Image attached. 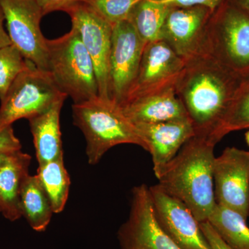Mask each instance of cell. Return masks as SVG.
<instances>
[{
	"label": "cell",
	"instance_id": "29",
	"mask_svg": "<svg viewBox=\"0 0 249 249\" xmlns=\"http://www.w3.org/2000/svg\"><path fill=\"white\" fill-rule=\"evenodd\" d=\"M42 8L44 16L54 11H65L70 6L85 0H36Z\"/></svg>",
	"mask_w": 249,
	"mask_h": 249
},
{
	"label": "cell",
	"instance_id": "20",
	"mask_svg": "<svg viewBox=\"0 0 249 249\" xmlns=\"http://www.w3.org/2000/svg\"><path fill=\"white\" fill-rule=\"evenodd\" d=\"M207 221L231 249H249V227L238 212L216 204Z\"/></svg>",
	"mask_w": 249,
	"mask_h": 249
},
{
	"label": "cell",
	"instance_id": "23",
	"mask_svg": "<svg viewBox=\"0 0 249 249\" xmlns=\"http://www.w3.org/2000/svg\"><path fill=\"white\" fill-rule=\"evenodd\" d=\"M245 129H249V76L241 83L213 141L217 144L230 132Z\"/></svg>",
	"mask_w": 249,
	"mask_h": 249
},
{
	"label": "cell",
	"instance_id": "7",
	"mask_svg": "<svg viewBox=\"0 0 249 249\" xmlns=\"http://www.w3.org/2000/svg\"><path fill=\"white\" fill-rule=\"evenodd\" d=\"M8 34L23 56L47 71V38L40 29L44 14L36 0H0Z\"/></svg>",
	"mask_w": 249,
	"mask_h": 249
},
{
	"label": "cell",
	"instance_id": "10",
	"mask_svg": "<svg viewBox=\"0 0 249 249\" xmlns=\"http://www.w3.org/2000/svg\"><path fill=\"white\" fill-rule=\"evenodd\" d=\"M146 42L128 20L113 27L109 85L111 99L122 106L138 72Z\"/></svg>",
	"mask_w": 249,
	"mask_h": 249
},
{
	"label": "cell",
	"instance_id": "21",
	"mask_svg": "<svg viewBox=\"0 0 249 249\" xmlns=\"http://www.w3.org/2000/svg\"><path fill=\"white\" fill-rule=\"evenodd\" d=\"M37 176L50 199L54 213L62 212L67 204L71 186L63 156L38 165Z\"/></svg>",
	"mask_w": 249,
	"mask_h": 249
},
{
	"label": "cell",
	"instance_id": "9",
	"mask_svg": "<svg viewBox=\"0 0 249 249\" xmlns=\"http://www.w3.org/2000/svg\"><path fill=\"white\" fill-rule=\"evenodd\" d=\"M118 238L121 249H181L157 222L145 184L132 190L129 217L119 229Z\"/></svg>",
	"mask_w": 249,
	"mask_h": 249
},
{
	"label": "cell",
	"instance_id": "19",
	"mask_svg": "<svg viewBox=\"0 0 249 249\" xmlns=\"http://www.w3.org/2000/svg\"><path fill=\"white\" fill-rule=\"evenodd\" d=\"M20 206L22 216L30 227L36 231H45L54 213L50 199L37 175H29L24 179L21 188Z\"/></svg>",
	"mask_w": 249,
	"mask_h": 249
},
{
	"label": "cell",
	"instance_id": "15",
	"mask_svg": "<svg viewBox=\"0 0 249 249\" xmlns=\"http://www.w3.org/2000/svg\"><path fill=\"white\" fill-rule=\"evenodd\" d=\"M134 124L145 143V150L152 156L156 178L176 156L183 144L195 135L190 119Z\"/></svg>",
	"mask_w": 249,
	"mask_h": 249
},
{
	"label": "cell",
	"instance_id": "33",
	"mask_svg": "<svg viewBox=\"0 0 249 249\" xmlns=\"http://www.w3.org/2000/svg\"><path fill=\"white\" fill-rule=\"evenodd\" d=\"M245 139L246 142H247V144H248L249 146V130L247 131V133L245 134Z\"/></svg>",
	"mask_w": 249,
	"mask_h": 249
},
{
	"label": "cell",
	"instance_id": "25",
	"mask_svg": "<svg viewBox=\"0 0 249 249\" xmlns=\"http://www.w3.org/2000/svg\"><path fill=\"white\" fill-rule=\"evenodd\" d=\"M142 0H85L112 27L128 19L131 11Z\"/></svg>",
	"mask_w": 249,
	"mask_h": 249
},
{
	"label": "cell",
	"instance_id": "13",
	"mask_svg": "<svg viewBox=\"0 0 249 249\" xmlns=\"http://www.w3.org/2000/svg\"><path fill=\"white\" fill-rule=\"evenodd\" d=\"M156 219L181 249H211L199 222L191 210L163 191L158 184L149 187Z\"/></svg>",
	"mask_w": 249,
	"mask_h": 249
},
{
	"label": "cell",
	"instance_id": "31",
	"mask_svg": "<svg viewBox=\"0 0 249 249\" xmlns=\"http://www.w3.org/2000/svg\"><path fill=\"white\" fill-rule=\"evenodd\" d=\"M249 14V0H230Z\"/></svg>",
	"mask_w": 249,
	"mask_h": 249
},
{
	"label": "cell",
	"instance_id": "34",
	"mask_svg": "<svg viewBox=\"0 0 249 249\" xmlns=\"http://www.w3.org/2000/svg\"><path fill=\"white\" fill-rule=\"evenodd\" d=\"M0 213H1V207H0Z\"/></svg>",
	"mask_w": 249,
	"mask_h": 249
},
{
	"label": "cell",
	"instance_id": "2",
	"mask_svg": "<svg viewBox=\"0 0 249 249\" xmlns=\"http://www.w3.org/2000/svg\"><path fill=\"white\" fill-rule=\"evenodd\" d=\"M215 145L208 137L193 136L157 177L160 188L186 205L199 223L208 220L216 205Z\"/></svg>",
	"mask_w": 249,
	"mask_h": 249
},
{
	"label": "cell",
	"instance_id": "17",
	"mask_svg": "<svg viewBox=\"0 0 249 249\" xmlns=\"http://www.w3.org/2000/svg\"><path fill=\"white\" fill-rule=\"evenodd\" d=\"M31 156L22 151L13 153L0 168V207L1 213L11 222L22 217L20 192L29 174Z\"/></svg>",
	"mask_w": 249,
	"mask_h": 249
},
{
	"label": "cell",
	"instance_id": "22",
	"mask_svg": "<svg viewBox=\"0 0 249 249\" xmlns=\"http://www.w3.org/2000/svg\"><path fill=\"white\" fill-rule=\"evenodd\" d=\"M170 6L152 0H142L131 11L128 19L146 43L160 40L162 27Z\"/></svg>",
	"mask_w": 249,
	"mask_h": 249
},
{
	"label": "cell",
	"instance_id": "24",
	"mask_svg": "<svg viewBox=\"0 0 249 249\" xmlns=\"http://www.w3.org/2000/svg\"><path fill=\"white\" fill-rule=\"evenodd\" d=\"M29 62L12 44L0 49V101Z\"/></svg>",
	"mask_w": 249,
	"mask_h": 249
},
{
	"label": "cell",
	"instance_id": "12",
	"mask_svg": "<svg viewBox=\"0 0 249 249\" xmlns=\"http://www.w3.org/2000/svg\"><path fill=\"white\" fill-rule=\"evenodd\" d=\"M185 65L186 61L164 41L147 43L137 76L123 106L136 98L175 87Z\"/></svg>",
	"mask_w": 249,
	"mask_h": 249
},
{
	"label": "cell",
	"instance_id": "32",
	"mask_svg": "<svg viewBox=\"0 0 249 249\" xmlns=\"http://www.w3.org/2000/svg\"><path fill=\"white\" fill-rule=\"evenodd\" d=\"M13 153H6V152H0V168L3 166L9 160L10 156Z\"/></svg>",
	"mask_w": 249,
	"mask_h": 249
},
{
	"label": "cell",
	"instance_id": "14",
	"mask_svg": "<svg viewBox=\"0 0 249 249\" xmlns=\"http://www.w3.org/2000/svg\"><path fill=\"white\" fill-rule=\"evenodd\" d=\"M213 11L201 6L170 7L162 27L160 40L185 61L199 55Z\"/></svg>",
	"mask_w": 249,
	"mask_h": 249
},
{
	"label": "cell",
	"instance_id": "1",
	"mask_svg": "<svg viewBox=\"0 0 249 249\" xmlns=\"http://www.w3.org/2000/svg\"><path fill=\"white\" fill-rule=\"evenodd\" d=\"M244 80L207 54L186 61L175 91L193 124L195 135L212 140Z\"/></svg>",
	"mask_w": 249,
	"mask_h": 249
},
{
	"label": "cell",
	"instance_id": "16",
	"mask_svg": "<svg viewBox=\"0 0 249 249\" xmlns=\"http://www.w3.org/2000/svg\"><path fill=\"white\" fill-rule=\"evenodd\" d=\"M125 116L136 124H157L189 119L175 86L132 100L121 106Z\"/></svg>",
	"mask_w": 249,
	"mask_h": 249
},
{
	"label": "cell",
	"instance_id": "30",
	"mask_svg": "<svg viewBox=\"0 0 249 249\" xmlns=\"http://www.w3.org/2000/svg\"><path fill=\"white\" fill-rule=\"evenodd\" d=\"M4 12H3V10L0 6V49L11 45V41L10 40L9 34L4 29Z\"/></svg>",
	"mask_w": 249,
	"mask_h": 249
},
{
	"label": "cell",
	"instance_id": "8",
	"mask_svg": "<svg viewBox=\"0 0 249 249\" xmlns=\"http://www.w3.org/2000/svg\"><path fill=\"white\" fill-rule=\"evenodd\" d=\"M64 12L71 18V25L92 59L98 86V96L111 99L109 58L113 27L85 2L70 6Z\"/></svg>",
	"mask_w": 249,
	"mask_h": 249
},
{
	"label": "cell",
	"instance_id": "5",
	"mask_svg": "<svg viewBox=\"0 0 249 249\" xmlns=\"http://www.w3.org/2000/svg\"><path fill=\"white\" fill-rule=\"evenodd\" d=\"M47 71L62 92L73 103L98 96L92 59L74 28L58 38L47 39Z\"/></svg>",
	"mask_w": 249,
	"mask_h": 249
},
{
	"label": "cell",
	"instance_id": "27",
	"mask_svg": "<svg viewBox=\"0 0 249 249\" xmlns=\"http://www.w3.org/2000/svg\"><path fill=\"white\" fill-rule=\"evenodd\" d=\"M170 7H191L206 6L214 11L224 0H152Z\"/></svg>",
	"mask_w": 249,
	"mask_h": 249
},
{
	"label": "cell",
	"instance_id": "26",
	"mask_svg": "<svg viewBox=\"0 0 249 249\" xmlns=\"http://www.w3.org/2000/svg\"><path fill=\"white\" fill-rule=\"evenodd\" d=\"M21 149L22 144L15 135L12 125L0 129V152L15 153Z\"/></svg>",
	"mask_w": 249,
	"mask_h": 249
},
{
	"label": "cell",
	"instance_id": "4",
	"mask_svg": "<svg viewBox=\"0 0 249 249\" xmlns=\"http://www.w3.org/2000/svg\"><path fill=\"white\" fill-rule=\"evenodd\" d=\"M201 53L212 57L240 78H248V13L230 0H224L210 18Z\"/></svg>",
	"mask_w": 249,
	"mask_h": 249
},
{
	"label": "cell",
	"instance_id": "3",
	"mask_svg": "<svg viewBox=\"0 0 249 249\" xmlns=\"http://www.w3.org/2000/svg\"><path fill=\"white\" fill-rule=\"evenodd\" d=\"M73 124L84 134L88 163H98L103 155L121 144H133L145 150L135 124L118 103L100 96L73 103Z\"/></svg>",
	"mask_w": 249,
	"mask_h": 249
},
{
	"label": "cell",
	"instance_id": "11",
	"mask_svg": "<svg viewBox=\"0 0 249 249\" xmlns=\"http://www.w3.org/2000/svg\"><path fill=\"white\" fill-rule=\"evenodd\" d=\"M216 204L249 216V151L228 147L213 165Z\"/></svg>",
	"mask_w": 249,
	"mask_h": 249
},
{
	"label": "cell",
	"instance_id": "6",
	"mask_svg": "<svg viewBox=\"0 0 249 249\" xmlns=\"http://www.w3.org/2000/svg\"><path fill=\"white\" fill-rule=\"evenodd\" d=\"M67 97L48 71L29 61L1 100L0 129L19 119L40 115Z\"/></svg>",
	"mask_w": 249,
	"mask_h": 249
},
{
	"label": "cell",
	"instance_id": "18",
	"mask_svg": "<svg viewBox=\"0 0 249 249\" xmlns=\"http://www.w3.org/2000/svg\"><path fill=\"white\" fill-rule=\"evenodd\" d=\"M64 102L58 101L45 113L29 119L38 165L63 156L60 117Z\"/></svg>",
	"mask_w": 249,
	"mask_h": 249
},
{
	"label": "cell",
	"instance_id": "28",
	"mask_svg": "<svg viewBox=\"0 0 249 249\" xmlns=\"http://www.w3.org/2000/svg\"><path fill=\"white\" fill-rule=\"evenodd\" d=\"M199 225L211 249H232L222 240L208 221L199 223Z\"/></svg>",
	"mask_w": 249,
	"mask_h": 249
}]
</instances>
